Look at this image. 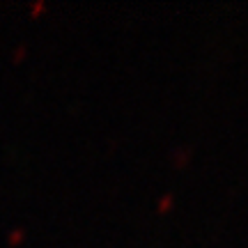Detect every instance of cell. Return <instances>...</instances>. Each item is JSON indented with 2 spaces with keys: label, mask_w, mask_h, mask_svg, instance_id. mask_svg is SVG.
Returning <instances> with one entry per match:
<instances>
[{
  "label": "cell",
  "mask_w": 248,
  "mask_h": 248,
  "mask_svg": "<svg viewBox=\"0 0 248 248\" xmlns=\"http://www.w3.org/2000/svg\"><path fill=\"white\" fill-rule=\"evenodd\" d=\"M170 207H172V195H166V198H161V204H159L161 212H166V209H170Z\"/></svg>",
  "instance_id": "6da1fadb"
}]
</instances>
